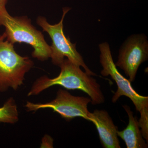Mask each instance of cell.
I'll list each match as a JSON object with an SVG mask.
<instances>
[{
    "label": "cell",
    "mask_w": 148,
    "mask_h": 148,
    "mask_svg": "<svg viewBox=\"0 0 148 148\" xmlns=\"http://www.w3.org/2000/svg\"><path fill=\"white\" fill-rule=\"evenodd\" d=\"M53 139L50 136L46 135L42 138L41 147L53 148Z\"/></svg>",
    "instance_id": "11"
},
{
    "label": "cell",
    "mask_w": 148,
    "mask_h": 148,
    "mask_svg": "<svg viewBox=\"0 0 148 148\" xmlns=\"http://www.w3.org/2000/svg\"><path fill=\"white\" fill-rule=\"evenodd\" d=\"M17 106L15 100L10 97L0 107V122L15 124L19 119Z\"/></svg>",
    "instance_id": "10"
},
{
    "label": "cell",
    "mask_w": 148,
    "mask_h": 148,
    "mask_svg": "<svg viewBox=\"0 0 148 148\" xmlns=\"http://www.w3.org/2000/svg\"><path fill=\"white\" fill-rule=\"evenodd\" d=\"M70 10L69 8H63L62 18L58 24H49L43 16H39L37 18V24L42 28L43 32L48 34L52 40V45L50 46L51 61L54 65L59 66L66 57L74 64L83 68L88 75L96 76L86 66L82 56L77 51L76 44L72 43L64 34L63 22L66 14Z\"/></svg>",
    "instance_id": "5"
},
{
    "label": "cell",
    "mask_w": 148,
    "mask_h": 148,
    "mask_svg": "<svg viewBox=\"0 0 148 148\" xmlns=\"http://www.w3.org/2000/svg\"><path fill=\"white\" fill-rule=\"evenodd\" d=\"M100 61L103 67L101 74L104 77L110 76L114 81L117 86L112 101L115 103L122 96L130 99L135 105L136 110L140 114L138 120L139 126L143 132L148 130V97L142 96L135 91L131 82L124 77L119 71L114 63L110 46L105 42L99 45Z\"/></svg>",
    "instance_id": "3"
},
{
    "label": "cell",
    "mask_w": 148,
    "mask_h": 148,
    "mask_svg": "<svg viewBox=\"0 0 148 148\" xmlns=\"http://www.w3.org/2000/svg\"><path fill=\"white\" fill-rule=\"evenodd\" d=\"M8 0H0V15L8 13L6 8V5Z\"/></svg>",
    "instance_id": "12"
},
{
    "label": "cell",
    "mask_w": 148,
    "mask_h": 148,
    "mask_svg": "<svg viewBox=\"0 0 148 148\" xmlns=\"http://www.w3.org/2000/svg\"><path fill=\"white\" fill-rule=\"evenodd\" d=\"M88 121L92 122L96 127L103 147L121 148L117 132L112 118L105 110H95L89 112Z\"/></svg>",
    "instance_id": "8"
},
{
    "label": "cell",
    "mask_w": 148,
    "mask_h": 148,
    "mask_svg": "<svg viewBox=\"0 0 148 148\" xmlns=\"http://www.w3.org/2000/svg\"><path fill=\"white\" fill-rule=\"evenodd\" d=\"M89 97L74 96L67 90L59 89L55 99L47 103H33L27 101L25 107L27 112L51 109L66 121L81 117L88 121V106L91 103Z\"/></svg>",
    "instance_id": "6"
},
{
    "label": "cell",
    "mask_w": 148,
    "mask_h": 148,
    "mask_svg": "<svg viewBox=\"0 0 148 148\" xmlns=\"http://www.w3.org/2000/svg\"><path fill=\"white\" fill-rule=\"evenodd\" d=\"M34 65L29 57L21 56L16 52L14 45L7 40L5 32L0 35V92L10 88L18 89Z\"/></svg>",
    "instance_id": "4"
},
{
    "label": "cell",
    "mask_w": 148,
    "mask_h": 148,
    "mask_svg": "<svg viewBox=\"0 0 148 148\" xmlns=\"http://www.w3.org/2000/svg\"><path fill=\"white\" fill-rule=\"evenodd\" d=\"M123 108L127 114L129 122L125 129L118 131V136L124 141L127 148H148V143L143 138L137 118L134 116L129 106L125 105Z\"/></svg>",
    "instance_id": "9"
},
{
    "label": "cell",
    "mask_w": 148,
    "mask_h": 148,
    "mask_svg": "<svg viewBox=\"0 0 148 148\" xmlns=\"http://www.w3.org/2000/svg\"><path fill=\"white\" fill-rule=\"evenodd\" d=\"M0 26L5 27L7 40L12 44L24 43L31 45L34 49L33 58L42 61L50 58V46L46 41L42 33L32 25L27 16H12L8 12L1 14Z\"/></svg>",
    "instance_id": "2"
},
{
    "label": "cell",
    "mask_w": 148,
    "mask_h": 148,
    "mask_svg": "<svg viewBox=\"0 0 148 148\" xmlns=\"http://www.w3.org/2000/svg\"><path fill=\"white\" fill-rule=\"evenodd\" d=\"M59 67L61 71L58 76L53 78L47 76L40 77L33 84L28 96L39 95L51 86L59 85L67 90H79L85 92L91 99L92 105L105 102L100 85L91 75L83 71L79 66L65 58Z\"/></svg>",
    "instance_id": "1"
},
{
    "label": "cell",
    "mask_w": 148,
    "mask_h": 148,
    "mask_svg": "<svg viewBox=\"0 0 148 148\" xmlns=\"http://www.w3.org/2000/svg\"><path fill=\"white\" fill-rule=\"evenodd\" d=\"M148 42L143 35H132L127 39L119 51L118 60L116 63L124 71L130 82L135 81L141 64L147 60Z\"/></svg>",
    "instance_id": "7"
}]
</instances>
